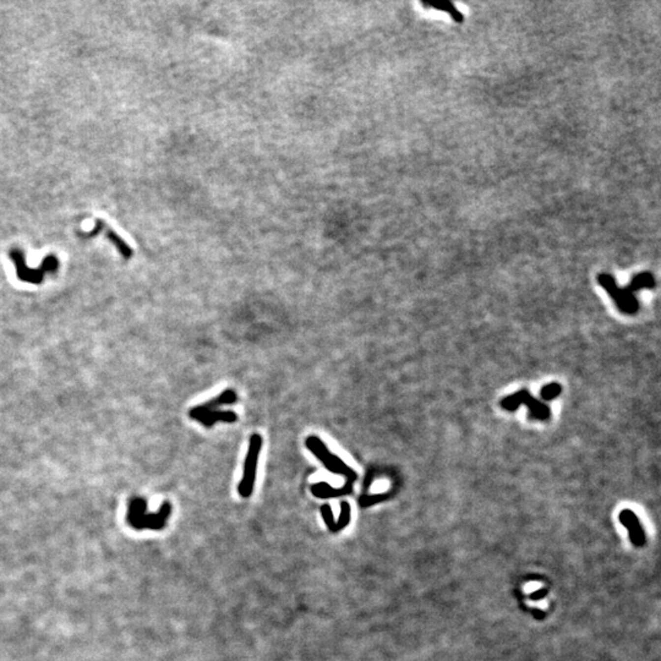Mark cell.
I'll list each match as a JSON object with an SVG mask.
<instances>
[{"label": "cell", "instance_id": "6da1fadb", "mask_svg": "<svg viewBox=\"0 0 661 661\" xmlns=\"http://www.w3.org/2000/svg\"><path fill=\"white\" fill-rule=\"evenodd\" d=\"M598 282L615 300V304L618 310L627 315H634L639 309V302H638L634 293L638 290L652 289L655 287L654 275L650 272H643V273L634 275V278L631 280L630 285L626 288H618L615 278L608 273H600L598 275Z\"/></svg>", "mask_w": 661, "mask_h": 661}, {"label": "cell", "instance_id": "7a4b0ae2", "mask_svg": "<svg viewBox=\"0 0 661 661\" xmlns=\"http://www.w3.org/2000/svg\"><path fill=\"white\" fill-rule=\"evenodd\" d=\"M145 510H146V501L144 498H131L126 518L127 523L135 529H144V528L158 529V528L163 527L165 518L170 512V506L169 503H164L158 514H146Z\"/></svg>", "mask_w": 661, "mask_h": 661}, {"label": "cell", "instance_id": "3957f363", "mask_svg": "<svg viewBox=\"0 0 661 661\" xmlns=\"http://www.w3.org/2000/svg\"><path fill=\"white\" fill-rule=\"evenodd\" d=\"M305 445H306V447L309 448V451L315 457L319 458L324 463V465L330 472L334 473V474L344 475L347 478V484L345 485H352L357 480V473L352 468L348 467L339 457L333 454L319 437L309 436L305 441Z\"/></svg>", "mask_w": 661, "mask_h": 661}, {"label": "cell", "instance_id": "277c9868", "mask_svg": "<svg viewBox=\"0 0 661 661\" xmlns=\"http://www.w3.org/2000/svg\"><path fill=\"white\" fill-rule=\"evenodd\" d=\"M262 448V437L259 434H254L250 437L249 448H247L246 457L244 463V474L240 481L238 491L242 497H250L254 491L255 479H256V468L259 462L260 452Z\"/></svg>", "mask_w": 661, "mask_h": 661}, {"label": "cell", "instance_id": "5b68a950", "mask_svg": "<svg viewBox=\"0 0 661 661\" xmlns=\"http://www.w3.org/2000/svg\"><path fill=\"white\" fill-rule=\"evenodd\" d=\"M525 404L529 409V418L533 420H546L550 418V408L545 403L535 399L529 391L520 390L517 393L508 395L501 400V407L508 412H513L519 408V405Z\"/></svg>", "mask_w": 661, "mask_h": 661}, {"label": "cell", "instance_id": "8992f818", "mask_svg": "<svg viewBox=\"0 0 661 661\" xmlns=\"http://www.w3.org/2000/svg\"><path fill=\"white\" fill-rule=\"evenodd\" d=\"M10 256L14 260L15 265L17 267V277L22 280H26V282L41 283L42 279H43V274L46 272L55 271L58 267L57 259L53 256H49L48 259H46V261H43V264H42L43 266L39 270H30L29 267L25 266L26 264H25L24 255L19 250H12L10 252Z\"/></svg>", "mask_w": 661, "mask_h": 661}, {"label": "cell", "instance_id": "52a82bcc", "mask_svg": "<svg viewBox=\"0 0 661 661\" xmlns=\"http://www.w3.org/2000/svg\"><path fill=\"white\" fill-rule=\"evenodd\" d=\"M237 399L238 395L234 390H225L222 394L217 395V397L213 398V399H210L209 402H206L205 404L197 405V407L190 409L189 417L191 418V419L199 420L202 415H205L206 413L213 412V410H218V408L222 407V405L234 404V403L237 402Z\"/></svg>", "mask_w": 661, "mask_h": 661}, {"label": "cell", "instance_id": "ba28073f", "mask_svg": "<svg viewBox=\"0 0 661 661\" xmlns=\"http://www.w3.org/2000/svg\"><path fill=\"white\" fill-rule=\"evenodd\" d=\"M238 419V415L235 414L234 412L232 410H213V412L206 413L205 415H202L197 421L201 422L204 426L206 427H211L216 424L217 421H223V422H235Z\"/></svg>", "mask_w": 661, "mask_h": 661}, {"label": "cell", "instance_id": "9c48e42d", "mask_svg": "<svg viewBox=\"0 0 661 661\" xmlns=\"http://www.w3.org/2000/svg\"><path fill=\"white\" fill-rule=\"evenodd\" d=\"M311 491L316 497L321 498L337 497V496L350 494V492H352V485H344V486L340 487V489H333V487H330L327 482H319V484L312 485Z\"/></svg>", "mask_w": 661, "mask_h": 661}, {"label": "cell", "instance_id": "30bf717a", "mask_svg": "<svg viewBox=\"0 0 661 661\" xmlns=\"http://www.w3.org/2000/svg\"><path fill=\"white\" fill-rule=\"evenodd\" d=\"M97 227L101 228L102 230H103V229L106 230V234H107V237H108V239L113 242V244L115 245V246L118 247V250H119L120 254L122 255V257H124V259H130V257L132 256V250L130 249L129 245H127L126 242H125L124 240H122L121 238H120L119 235H118L117 233L114 232V230L110 229L108 225H107L106 223L103 222V220H101V219L97 220Z\"/></svg>", "mask_w": 661, "mask_h": 661}, {"label": "cell", "instance_id": "8fae6325", "mask_svg": "<svg viewBox=\"0 0 661 661\" xmlns=\"http://www.w3.org/2000/svg\"><path fill=\"white\" fill-rule=\"evenodd\" d=\"M421 4L424 5L425 7H432V9L447 12V14H450V16L452 17L455 22H458V24L463 22V19H464L462 12H460L459 10L455 7V5L453 4L452 1H450V0H440V1H434V2L421 1Z\"/></svg>", "mask_w": 661, "mask_h": 661}, {"label": "cell", "instance_id": "7c38bea8", "mask_svg": "<svg viewBox=\"0 0 661 661\" xmlns=\"http://www.w3.org/2000/svg\"><path fill=\"white\" fill-rule=\"evenodd\" d=\"M561 392H562V387H561V385L557 384V382H552V384L544 386V387L541 388V391H540V395H541L542 399L546 400V402H549V400H552V399H555V398H557L558 395L561 394Z\"/></svg>", "mask_w": 661, "mask_h": 661}, {"label": "cell", "instance_id": "4fadbf2b", "mask_svg": "<svg viewBox=\"0 0 661 661\" xmlns=\"http://www.w3.org/2000/svg\"><path fill=\"white\" fill-rule=\"evenodd\" d=\"M350 522V506L347 501H343L340 503V515L338 522H335V532H339L343 528L347 527Z\"/></svg>", "mask_w": 661, "mask_h": 661}, {"label": "cell", "instance_id": "5bb4252c", "mask_svg": "<svg viewBox=\"0 0 661 661\" xmlns=\"http://www.w3.org/2000/svg\"><path fill=\"white\" fill-rule=\"evenodd\" d=\"M321 513H322V517H324V519H325V523H326L327 527H329V529L330 530V532H335V520L333 519V513H332V510H330V505L322 506Z\"/></svg>", "mask_w": 661, "mask_h": 661}]
</instances>
